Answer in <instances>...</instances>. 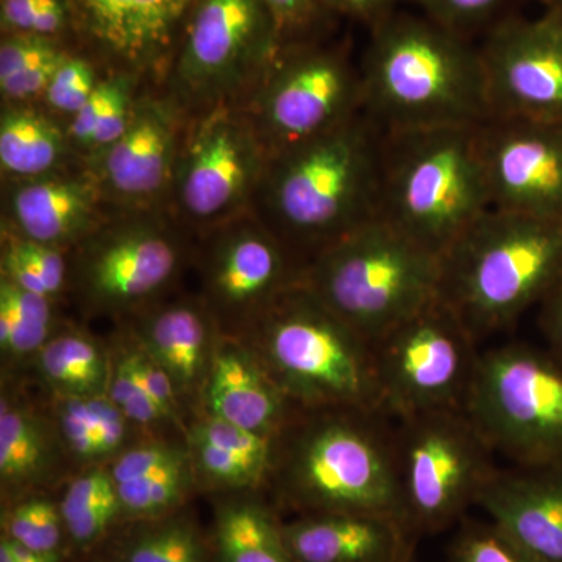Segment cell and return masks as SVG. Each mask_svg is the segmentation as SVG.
Segmentation results:
<instances>
[{
    "instance_id": "cell-18",
    "label": "cell",
    "mask_w": 562,
    "mask_h": 562,
    "mask_svg": "<svg viewBox=\"0 0 562 562\" xmlns=\"http://www.w3.org/2000/svg\"><path fill=\"white\" fill-rule=\"evenodd\" d=\"M479 147L491 209L562 221V124L491 117Z\"/></svg>"
},
{
    "instance_id": "cell-19",
    "label": "cell",
    "mask_w": 562,
    "mask_h": 562,
    "mask_svg": "<svg viewBox=\"0 0 562 562\" xmlns=\"http://www.w3.org/2000/svg\"><path fill=\"white\" fill-rule=\"evenodd\" d=\"M79 50L162 85L195 0H70Z\"/></svg>"
},
{
    "instance_id": "cell-46",
    "label": "cell",
    "mask_w": 562,
    "mask_h": 562,
    "mask_svg": "<svg viewBox=\"0 0 562 562\" xmlns=\"http://www.w3.org/2000/svg\"><path fill=\"white\" fill-rule=\"evenodd\" d=\"M539 305V324L549 341L550 351L562 362V276Z\"/></svg>"
},
{
    "instance_id": "cell-49",
    "label": "cell",
    "mask_w": 562,
    "mask_h": 562,
    "mask_svg": "<svg viewBox=\"0 0 562 562\" xmlns=\"http://www.w3.org/2000/svg\"><path fill=\"white\" fill-rule=\"evenodd\" d=\"M0 562H16V561H14L13 558H11L9 553L3 552V550H0Z\"/></svg>"
},
{
    "instance_id": "cell-40",
    "label": "cell",
    "mask_w": 562,
    "mask_h": 562,
    "mask_svg": "<svg viewBox=\"0 0 562 562\" xmlns=\"http://www.w3.org/2000/svg\"><path fill=\"white\" fill-rule=\"evenodd\" d=\"M454 528L443 562H539L487 517L468 516Z\"/></svg>"
},
{
    "instance_id": "cell-17",
    "label": "cell",
    "mask_w": 562,
    "mask_h": 562,
    "mask_svg": "<svg viewBox=\"0 0 562 562\" xmlns=\"http://www.w3.org/2000/svg\"><path fill=\"white\" fill-rule=\"evenodd\" d=\"M482 52L491 117L562 124V13L509 16L487 31Z\"/></svg>"
},
{
    "instance_id": "cell-30",
    "label": "cell",
    "mask_w": 562,
    "mask_h": 562,
    "mask_svg": "<svg viewBox=\"0 0 562 562\" xmlns=\"http://www.w3.org/2000/svg\"><path fill=\"white\" fill-rule=\"evenodd\" d=\"M41 391L58 397L106 394L109 344L72 322L57 325L31 369Z\"/></svg>"
},
{
    "instance_id": "cell-44",
    "label": "cell",
    "mask_w": 562,
    "mask_h": 562,
    "mask_svg": "<svg viewBox=\"0 0 562 562\" xmlns=\"http://www.w3.org/2000/svg\"><path fill=\"white\" fill-rule=\"evenodd\" d=\"M279 27L283 49L322 40L333 18L322 0H265Z\"/></svg>"
},
{
    "instance_id": "cell-4",
    "label": "cell",
    "mask_w": 562,
    "mask_h": 562,
    "mask_svg": "<svg viewBox=\"0 0 562 562\" xmlns=\"http://www.w3.org/2000/svg\"><path fill=\"white\" fill-rule=\"evenodd\" d=\"M562 276V221L487 210L441 257L439 299L476 342L508 330Z\"/></svg>"
},
{
    "instance_id": "cell-23",
    "label": "cell",
    "mask_w": 562,
    "mask_h": 562,
    "mask_svg": "<svg viewBox=\"0 0 562 562\" xmlns=\"http://www.w3.org/2000/svg\"><path fill=\"white\" fill-rule=\"evenodd\" d=\"M476 506L539 562H562V465L498 468Z\"/></svg>"
},
{
    "instance_id": "cell-33",
    "label": "cell",
    "mask_w": 562,
    "mask_h": 562,
    "mask_svg": "<svg viewBox=\"0 0 562 562\" xmlns=\"http://www.w3.org/2000/svg\"><path fill=\"white\" fill-rule=\"evenodd\" d=\"M55 301L16 286L0 277V362L2 376L29 372L36 355L60 319Z\"/></svg>"
},
{
    "instance_id": "cell-20",
    "label": "cell",
    "mask_w": 562,
    "mask_h": 562,
    "mask_svg": "<svg viewBox=\"0 0 562 562\" xmlns=\"http://www.w3.org/2000/svg\"><path fill=\"white\" fill-rule=\"evenodd\" d=\"M113 211L83 162L35 179L2 180L0 227L57 249L72 250Z\"/></svg>"
},
{
    "instance_id": "cell-45",
    "label": "cell",
    "mask_w": 562,
    "mask_h": 562,
    "mask_svg": "<svg viewBox=\"0 0 562 562\" xmlns=\"http://www.w3.org/2000/svg\"><path fill=\"white\" fill-rule=\"evenodd\" d=\"M335 16H347L360 22L369 31L397 13V7L405 0H322Z\"/></svg>"
},
{
    "instance_id": "cell-25",
    "label": "cell",
    "mask_w": 562,
    "mask_h": 562,
    "mask_svg": "<svg viewBox=\"0 0 562 562\" xmlns=\"http://www.w3.org/2000/svg\"><path fill=\"white\" fill-rule=\"evenodd\" d=\"M297 408L246 342L221 335L199 413L276 438Z\"/></svg>"
},
{
    "instance_id": "cell-22",
    "label": "cell",
    "mask_w": 562,
    "mask_h": 562,
    "mask_svg": "<svg viewBox=\"0 0 562 562\" xmlns=\"http://www.w3.org/2000/svg\"><path fill=\"white\" fill-rule=\"evenodd\" d=\"M20 376H2L0 390V498L2 505L54 492L74 475L46 403L22 390Z\"/></svg>"
},
{
    "instance_id": "cell-11",
    "label": "cell",
    "mask_w": 562,
    "mask_h": 562,
    "mask_svg": "<svg viewBox=\"0 0 562 562\" xmlns=\"http://www.w3.org/2000/svg\"><path fill=\"white\" fill-rule=\"evenodd\" d=\"M281 50L265 0H195L161 87L190 114L243 102Z\"/></svg>"
},
{
    "instance_id": "cell-43",
    "label": "cell",
    "mask_w": 562,
    "mask_h": 562,
    "mask_svg": "<svg viewBox=\"0 0 562 562\" xmlns=\"http://www.w3.org/2000/svg\"><path fill=\"white\" fill-rule=\"evenodd\" d=\"M117 333H120L133 371L138 376L144 390L150 395L155 405L161 409V413L165 414L166 419L171 422L172 427L180 431L181 435H184L188 424L187 416H184L179 397H177L176 387H173L168 373L165 372V369L157 361L151 360L146 351L140 349L135 339L132 338L131 333L125 330L122 325L117 327Z\"/></svg>"
},
{
    "instance_id": "cell-2",
    "label": "cell",
    "mask_w": 562,
    "mask_h": 562,
    "mask_svg": "<svg viewBox=\"0 0 562 562\" xmlns=\"http://www.w3.org/2000/svg\"><path fill=\"white\" fill-rule=\"evenodd\" d=\"M387 420L373 409L299 406L273 439L266 494L294 517L376 513L405 524Z\"/></svg>"
},
{
    "instance_id": "cell-3",
    "label": "cell",
    "mask_w": 562,
    "mask_h": 562,
    "mask_svg": "<svg viewBox=\"0 0 562 562\" xmlns=\"http://www.w3.org/2000/svg\"><path fill=\"white\" fill-rule=\"evenodd\" d=\"M360 72L362 111L383 132L491 120L480 47L427 16L397 11L373 29Z\"/></svg>"
},
{
    "instance_id": "cell-34",
    "label": "cell",
    "mask_w": 562,
    "mask_h": 562,
    "mask_svg": "<svg viewBox=\"0 0 562 562\" xmlns=\"http://www.w3.org/2000/svg\"><path fill=\"white\" fill-rule=\"evenodd\" d=\"M144 83L149 81L127 70H105L90 101L68 121L70 144L81 161L120 138Z\"/></svg>"
},
{
    "instance_id": "cell-28",
    "label": "cell",
    "mask_w": 562,
    "mask_h": 562,
    "mask_svg": "<svg viewBox=\"0 0 562 562\" xmlns=\"http://www.w3.org/2000/svg\"><path fill=\"white\" fill-rule=\"evenodd\" d=\"M72 149L68 121L41 102L2 103L0 171L2 180L35 179L81 165Z\"/></svg>"
},
{
    "instance_id": "cell-35",
    "label": "cell",
    "mask_w": 562,
    "mask_h": 562,
    "mask_svg": "<svg viewBox=\"0 0 562 562\" xmlns=\"http://www.w3.org/2000/svg\"><path fill=\"white\" fill-rule=\"evenodd\" d=\"M0 277L57 302L68 294L69 251L0 227Z\"/></svg>"
},
{
    "instance_id": "cell-8",
    "label": "cell",
    "mask_w": 562,
    "mask_h": 562,
    "mask_svg": "<svg viewBox=\"0 0 562 562\" xmlns=\"http://www.w3.org/2000/svg\"><path fill=\"white\" fill-rule=\"evenodd\" d=\"M171 211L116 210L69 250L68 294L87 317L128 319L165 301L194 257Z\"/></svg>"
},
{
    "instance_id": "cell-9",
    "label": "cell",
    "mask_w": 562,
    "mask_h": 562,
    "mask_svg": "<svg viewBox=\"0 0 562 562\" xmlns=\"http://www.w3.org/2000/svg\"><path fill=\"white\" fill-rule=\"evenodd\" d=\"M403 520L417 539L457 527L497 472L495 453L464 409L394 420Z\"/></svg>"
},
{
    "instance_id": "cell-37",
    "label": "cell",
    "mask_w": 562,
    "mask_h": 562,
    "mask_svg": "<svg viewBox=\"0 0 562 562\" xmlns=\"http://www.w3.org/2000/svg\"><path fill=\"white\" fill-rule=\"evenodd\" d=\"M122 509V524L157 519L190 505L199 494L190 460L140 482L116 486Z\"/></svg>"
},
{
    "instance_id": "cell-5",
    "label": "cell",
    "mask_w": 562,
    "mask_h": 562,
    "mask_svg": "<svg viewBox=\"0 0 562 562\" xmlns=\"http://www.w3.org/2000/svg\"><path fill=\"white\" fill-rule=\"evenodd\" d=\"M238 339L294 405L380 412L371 344L302 279L280 292Z\"/></svg>"
},
{
    "instance_id": "cell-14",
    "label": "cell",
    "mask_w": 562,
    "mask_h": 562,
    "mask_svg": "<svg viewBox=\"0 0 562 562\" xmlns=\"http://www.w3.org/2000/svg\"><path fill=\"white\" fill-rule=\"evenodd\" d=\"M241 103L271 158L362 111L360 68L344 46L297 44L281 50Z\"/></svg>"
},
{
    "instance_id": "cell-15",
    "label": "cell",
    "mask_w": 562,
    "mask_h": 562,
    "mask_svg": "<svg viewBox=\"0 0 562 562\" xmlns=\"http://www.w3.org/2000/svg\"><path fill=\"white\" fill-rule=\"evenodd\" d=\"M199 292L222 336L239 338L251 321L302 279L305 265L254 213L198 238Z\"/></svg>"
},
{
    "instance_id": "cell-13",
    "label": "cell",
    "mask_w": 562,
    "mask_h": 562,
    "mask_svg": "<svg viewBox=\"0 0 562 562\" xmlns=\"http://www.w3.org/2000/svg\"><path fill=\"white\" fill-rule=\"evenodd\" d=\"M372 351L384 416L464 409L480 353L472 333L441 299L392 328Z\"/></svg>"
},
{
    "instance_id": "cell-50",
    "label": "cell",
    "mask_w": 562,
    "mask_h": 562,
    "mask_svg": "<svg viewBox=\"0 0 562 562\" xmlns=\"http://www.w3.org/2000/svg\"><path fill=\"white\" fill-rule=\"evenodd\" d=\"M414 562H416V561H414Z\"/></svg>"
},
{
    "instance_id": "cell-36",
    "label": "cell",
    "mask_w": 562,
    "mask_h": 562,
    "mask_svg": "<svg viewBox=\"0 0 562 562\" xmlns=\"http://www.w3.org/2000/svg\"><path fill=\"white\" fill-rule=\"evenodd\" d=\"M0 536L44 554L68 557V536L60 501L54 492H40L2 505Z\"/></svg>"
},
{
    "instance_id": "cell-48",
    "label": "cell",
    "mask_w": 562,
    "mask_h": 562,
    "mask_svg": "<svg viewBox=\"0 0 562 562\" xmlns=\"http://www.w3.org/2000/svg\"><path fill=\"white\" fill-rule=\"evenodd\" d=\"M547 7L560 11L562 13V0H546Z\"/></svg>"
},
{
    "instance_id": "cell-26",
    "label": "cell",
    "mask_w": 562,
    "mask_h": 562,
    "mask_svg": "<svg viewBox=\"0 0 562 562\" xmlns=\"http://www.w3.org/2000/svg\"><path fill=\"white\" fill-rule=\"evenodd\" d=\"M273 439L231 422L199 413L184 431L199 494L266 491L272 468Z\"/></svg>"
},
{
    "instance_id": "cell-12",
    "label": "cell",
    "mask_w": 562,
    "mask_h": 562,
    "mask_svg": "<svg viewBox=\"0 0 562 562\" xmlns=\"http://www.w3.org/2000/svg\"><path fill=\"white\" fill-rule=\"evenodd\" d=\"M269 155L241 102L190 114L169 211L192 238L254 210Z\"/></svg>"
},
{
    "instance_id": "cell-7",
    "label": "cell",
    "mask_w": 562,
    "mask_h": 562,
    "mask_svg": "<svg viewBox=\"0 0 562 562\" xmlns=\"http://www.w3.org/2000/svg\"><path fill=\"white\" fill-rule=\"evenodd\" d=\"M302 280L372 346L438 301L441 257L376 217L314 255Z\"/></svg>"
},
{
    "instance_id": "cell-31",
    "label": "cell",
    "mask_w": 562,
    "mask_h": 562,
    "mask_svg": "<svg viewBox=\"0 0 562 562\" xmlns=\"http://www.w3.org/2000/svg\"><path fill=\"white\" fill-rule=\"evenodd\" d=\"M101 549L122 562H216L210 532L190 505L157 519L121 524Z\"/></svg>"
},
{
    "instance_id": "cell-38",
    "label": "cell",
    "mask_w": 562,
    "mask_h": 562,
    "mask_svg": "<svg viewBox=\"0 0 562 562\" xmlns=\"http://www.w3.org/2000/svg\"><path fill=\"white\" fill-rule=\"evenodd\" d=\"M110 350V380L106 395L146 438L184 436L172 427L161 409L155 405L133 371L120 333L106 339Z\"/></svg>"
},
{
    "instance_id": "cell-32",
    "label": "cell",
    "mask_w": 562,
    "mask_h": 562,
    "mask_svg": "<svg viewBox=\"0 0 562 562\" xmlns=\"http://www.w3.org/2000/svg\"><path fill=\"white\" fill-rule=\"evenodd\" d=\"M60 509L69 557H90L122 524L116 484L109 465L76 472L63 486Z\"/></svg>"
},
{
    "instance_id": "cell-41",
    "label": "cell",
    "mask_w": 562,
    "mask_h": 562,
    "mask_svg": "<svg viewBox=\"0 0 562 562\" xmlns=\"http://www.w3.org/2000/svg\"><path fill=\"white\" fill-rule=\"evenodd\" d=\"M105 70L87 52L74 49L52 77L41 103L61 120L69 121L90 101Z\"/></svg>"
},
{
    "instance_id": "cell-29",
    "label": "cell",
    "mask_w": 562,
    "mask_h": 562,
    "mask_svg": "<svg viewBox=\"0 0 562 562\" xmlns=\"http://www.w3.org/2000/svg\"><path fill=\"white\" fill-rule=\"evenodd\" d=\"M210 539L216 562H294L284 519L265 491L213 495Z\"/></svg>"
},
{
    "instance_id": "cell-16",
    "label": "cell",
    "mask_w": 562,
    "mask_h": 562,
    "mask_svg": "<svg viewBox=\"0 0 562 562\" xmlns=\"http://www.w3.org/2000/svg\"><path fill=\"white\" fill-rule=\"evenodd\" d=\"M188 117L161 85L144 83L124 133L83 161L114 210H169Z\"/></svg>"
},
{
    "instance_id": "cell-24",
    "label": "cell",
    "mask_w": 562,
    "mask_h": 562,
    "mask_svg": "<svg viewBox=\"0 0 562 562\" xmlns=\"http://www.w3.org/2000/svg\"><path fill=\"white\" fill-rule=\"evenodd\" d=\"M294 562H414L419 539L401 519L376 513H330L284 520Z\"/></svg>"
},
{
    "instance_id": "cell-6",
    "label": "cell",
    "mask_w": 562,
    "mask_h": 562,
    "mask_svg": "<svg viewBox=\"0 0 562 562\" xmlns=\"http://www.w3.org/2000/svg\"><path fill=\"white\" fill-rule=\"evenodd\" d=\"M487 210L479 127L384 132L380 220L442 257Z\"/></svg>"
},
{
    "instance_id": "cell-1",
    "label": "cell",
    "mask_w": 562,
    "mask_h": 562,
    "mask_svg": "<svg viewBox=\"0 0 562 562\" xmlns=\"http://www.w3.org/2000/svg\"><path fill=\"white\" fill-rule=\"evenodd\" d=\"M383 136L360 111L269 158L254 213L303 265L379 217Z\"/></svg>"
},
{
    "instance_id": "cell-39",
    "label": "cell",
    "mask_w": 562,
    "mask_h": 562,
    "mask_svg": "<svg viewBox=\"0 0 562 562\" xmlns=\"http://www.w3.org/2000/svg\"><path fill=\"white\" fill-rule=\"evenodd\" d=\"M2 35H31L61 41L79 49L70 0H0Z\"/></svg>"
},
{
    "instance_id": "cell-27",
    "label": "cell",
    "mask_w": 562,
    "mask_h": 562,
    "mask_svg": "<svg viewBox=\"0 0 562 562\" xmlns=\"http://www.w3.org/2000/svg\"><path fill=\"white\" fill-rule=\"evenodd\" d=\"M47 395L46 408L57 427L74 473L110 465L146 438L106 394L85 397Z\"/></svg>"
},
{
    "instance_id": "cell-42",
    "label": "cell",
    "mask_w": 562,
    "mask_h": 562,
    "mask_svg": "<svg viewBox=\"0 0 562 562\" xmlns=\"http://www.w3.org/2000/svg\"><path fill=\"white\" fill-rule=\"evenodd\" d=\"M420 7L424 16L454 33L471 38V33L491 31L503 18L509 16L517 0H405Z\"/></svg>"
},
{
    "instance_id": "cell-47",
    "label": "cell",
    "mask_w": 562,
    "mask_h": 562,
    "mask_svg": "<svg viewBox=\"0 0 562 562\" xmlns=\"http://www.w3.org/2000/svg\"><path fill=\"white\" fill-rule=\"evenodd\" d=\"M81 562H122L120 558L114 557V554H111L109 550L105 549H99L95 550L94 553H91L90 557L83 558V560H80Z\"/></svg>"
},
{
    "instance_id": "cell-21",
    "label": "cell",
    "mask_w": 562,
    "mask_h": 562,
    "mask_svg": "<svg viewBox=\"0 0 562 562\" xmlns=\"http://www.w3.org/2000/svg\"><path fill=\"white\" fill-rule=\"evenodd\" d=\"M120 325L158 362L176 387L187 420L201 409L221 331L198 295L154 303Z\"/></svg>"
},
{
    "instance_id": "cell-10",
    "label": "cell",
    "mask_w": 562,
    "mask_h": 562,
    "mask_svg": "<svg viewBox=\"0 0 562 562\" xmlns=\"http://www.w3.org/2000/svg\"><path fill=\"white\" fill-rule=\"evenodd\" d=\"M464 412L517 468L562 465V362L524 342L480 353Z\"/></svg>"
}]
</instances>
